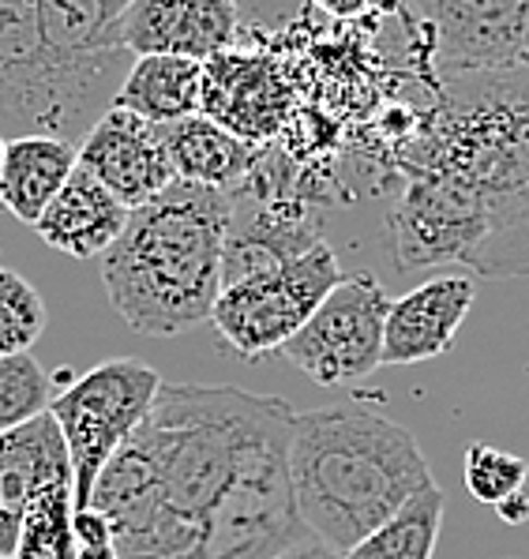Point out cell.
Instances as JSON below:
<instances>
[{
  "label": "cell",
  "instance_id": "7",
  "mask_svg": "<svg viewBox=\"0 0 529 559\" xmlns=\"http://www.w3.org/2000/svg\"><path fill=\"white\" fill-rule=\"evenodd\" d=\"M342 282V263L327 240H315L304 255L278 271L221 286L211 308L218 338L244 360L281 354L289 338L309 323L320 300Z\"/></svg>",
  "mask_w": 529,
  "mask_h": 559
},
{
  "label": "cell",
  "instance_id": "30",
  "mask_svg": "<svg viewBox=\"0 0 529 559\" xmlns=\"http://www.w3.org/2000/svg\"><path fill=\"white\" fill-rule=\"evenodd\" d=\"M75 559H121V552H117V545L109 540V545H80Z\"/></svg>",
  "mask_w": 529,
  "mask_h": 559
},
{
  "label": "cell",
  "instance_id": "22",
  "mask_svg": "<svg viewBox=\"0 0 529 559\" xmlns=\"http://www.w3.org/2000/svg\"><path fill=\"white\" fill-rule=\"evenodd\" d=\"M72 511H75L72 480H57V485L41 488L34 496V503L27 507L20 545H15V559H75L80 545H75Z\"/></svg>",
  "mask_w": 529,
  "mask_h": 559
},
{
  "label": "cell",
  "instance_id": "32",
  "mask_svg": "<svg viewBox=\"0 0 529 559\" xmlns=\"http://www.w3.org/2000/svg\"><path fill=\"white\" fill-rule=\"evenodd\" d=\"M0 559H15V556H8V552H0Z\"/></svg>",
  "mask_w": 529,
  "mask_h": 559
},
{
  "label": "cell",
  "instance_id": "17",
  "mask_svg": "<svg viewBox=\"0 0 529 559\" xmlns=\"http://www.w3.org/2000/svg\"><path fill=\"white\" fill-rule=\"evenodd\" d=\"M128 222V206L91 169L75 166L53 203L34 222V234L72 260H101Z\"/></svg>",
  "mask_w": 529,
  "mask_h": 559
},
{
  "label": "cell",
  "instance_id": "10",
  "mask_svg": "<svg viewBox=\"0 0 529 559\" xmlns=\"http://www.w3.org/2000/svg\"><path fill=\"white\" fill-rule=\"evenodd\" d=\"M128 0H38L41 34L75 91L106 114L117 98L132 53L113 46V23Z\"/></svg>",
  "mask_w": 529,
  "mask_h": 559
},
{
  "label": "cell",
  "instance_id": "25",
  "mask_svg": "<svg viewBox=\"0 0 529 559\" xmlns=\"http://www.w3.org/2000/svg\"><path fill=\"white\" fill-rule=\"evenodd\" d=\"M526 477H529V462L518 459V454L503 451V447H492V443H481V440H473L466 447L462 480L477 503H484V507L503 503L507 496L522 492Z\"/></svg>",
  "mask_w": 529,
  "mask_h": 559
},
{
  "label": "cell",
  "instance_id": "16",
  "mask_svg": "<svg viewBox=\"0 0 529 559\" xmlns=\"http://www.w3.org/2000/svg\"><path fill=\"white\" fill-rule=\"evenodd\" d=\"M200 114L249 143L270 135L281 117V91L270 75V64L260 57H241L237 49L203 60Z\"/></svg>",
  "mask_w": 529,
  "mask_h": 559
},
{
  "label": "cell",
  "instance_id": "5",
  "mask_svg": "<svg viewBox=\"0 0 529 559\" xmlns=\"http://www.w3.org/2000/svg\"><path fill=\"white\" fill-rule=\"evenodd\" d=\"M98 117L49 53L38 0H0V132L80 143Z\"/></svg>",
  "mask_w": 529,
  "mask_h": 559
},
{
  "label": "cell",
  "instance_id": "3",
  "mask_svg": "<svg viewBox=\"0 0 529 559\" xmlns=\"http://www.w3.org/2000/svg\"><path fill=\"white\" fill-rule=\"evenodd\" d=\"M229 214L233 192L181 177L128 211L121 237L101 255L109 305L128 331L177 338L211 320Z\"/></svg>",
  "mask_w": 529,
  "mask_h": 559
},
{
  "label": "cell",
  "instance_id": "6",
  "mask_svg": "<svg viewBox=\"0 0 529 559\" xmlns=\"http://www.w3.org/2000/svg\"><path fill=\"white\" fill-rule=\"evenodd\" d=\"M161 376L143 360H106L83 372L75 383L53 394V420L72 459V492L75 507H91V492L106 462L121 451V443L155 406Z\"/></svg>",
  "mask_w": 529,
  "mask_h": 559
},
{
  "label": "cell",
  "instance_id": "13",
  "mask_svg": "<svg viewBox=\"0 0 529 559\" xmlns=\"http://www.w3.org/2000/svg\"><path fill=\"white\" fill-rule=\"evenodd\" d=\"M315 240H323L320 226L304 214L301 203H270L252 188L244 192L237 188L226 245H221V286L278 271L309 252Z\"/></svg>",
  "mask_w": 529,
  "mask_h": 559
},
{
  "label": "cell",
  "instance_id": "15",
  "mask_svg": "<svg viewBox=\"0 0 529 559\" xmlns=\"http://www.w3.org/2000/svg\"><path fill=\"white\" fill-rule=\"evenodd\" d=\"M57 480H72V459L53 413L0 432V552L15 556L27 507Z\"/></svg>",
  "mask_w": 529,
  "mask_h": 559
},
{
  "label": "cell",
  "instance_id": "26",
  "mask_svg": "<svg viewBox=\"0 0 529 559\" xmlns=\"http://www.w3.org/2000/svg\"><path fill=\"white\" fill-rule=\"evenodd\" d=\"M72 530H75V545H109L113 540V522L98 507H75Z\"/></svg>",
  "mask_w": 529,
  "mask_h": 559
},
{
  "label": "cell",
  "instance_id": "14",
  "mask_svg": "<svg viewBox=\"0 0 529 559\" xmlns=\"http://www.w3.org/2000/svg\"><path fill=\"white\" fill-rule=\"evenodd\" d=\"M473 282L466 274H440L390 300L383 323V365H424L450 349L473 308Z\"/></svg>",
  "mask_w": 529,
  "mask_h": 559
},
{
  "label": "cell",
  "instance_id": "19",
  "mask_svg": "<svg viewBox=\"0 0 529 559\" xmlns=\"http://www.w3.org/2000/svg\"><path fill=\"white\" fill-rule=\"evenodd\" d=\"M161 135H166L177 177L192 180V185L237 192L255 166L252 143L233 135L229 128H221L207 114L169 120V124H161Z\"/></svg>",
  "mask_w": 529,
  "mask_h": 559
},
{
  "label": "cell",
  "instance_id": "2",
  "mask_svg": "<svg viewBox=\"0 0 529 559\" xmlns=\"http://www.w3.org/2000/svg\"><path fill=\"white\" fill-rule=\"evenodd\" d=\"M387 229L402 271L529 274V64L447 72Z\"/></svg>",
  "mask_w": 529,
  "mask_h": 559
},
{
  "label": "cell",
  "instance_id": "11",
  "mask_svg": "<svg viewBox=\"0 0 529 559\" xmlns=\"http://www.w3.org/2000/svg\"><path fill=\"white\" fill-rule=\"evenodd\" d=\"M80 166L91 169L128 211L177 180L166 135L155 120L109 106L80 140Z\"/></svg>",
  "mask_w": 529,
  "mask_h": 559
},
{
  "label": "cell",
  "instance_id": "27",
  "mask_svg": "<svg viewBox=\"0 0 529 559\" xmlns=\"http://www.w3.org/2000/svg\"><path fill=\"white\" fill-rule=\"evenodd\" d=\"M309 4H315L327 15H335V20H364V15L390 8L395 0H309Z\"/></svg>",
  "mask_w": 529,
  "mask_h": 559
},
{
  "label": "cell",
  "instance_id": "21",
  "mask_svg": "<svg viewBox=\"0 0 529 559\" xmlns=\"http://www.w3.org/2000/svg\"><path fill=\"white\" fill-rule=\"evenodd\" d=\"M443 507L447 496L440 485L421 488L342 559H432L443 530Z\"/></svg>",
  "mask_w": 529,
  "mask_h": 559
},
{
  "label": "cell",
  "instance_id": "4",
  "mask_svg": "<svg viewBox=\"0 0 529 559\" xmlns=\"http://www.w3.org/2000/svg\"><path fill=\"white\" fill-rule=\"evenodd\" d=\"M289 477L304 530L342 556L409 496L436 485L417 436L364 406L297 413Z\"/></svg>",
  "mask_w": 529,
  "mask_h": 559
},
{
  "label": "cell",
  "instance_id": "24",
  "mask_svg": "<svg viewBox=\"0 0 529 559\" xmlns=\"http://www.w3.org/2000/svg\"><path fill=\"white\" fill-rule=\"evenodd\" d=\"M49 323L46 300L23 274L0 266V357L27 354Z\"/></svg>",
  "mask_w": 529,
  "mask_h": 559
},
{
  "label": "cell",
  "instance_id": "1",
  "mask_svg": "<svg viewBox=\"0 0 529 559\" xmlns=\"http://www.w3.org/2000/svg\"><path fill=\"white\" fill-rule=\"evenodd\" d=\"M293 420L275 394L161 383L91 492L121 559H270L309 537L289 477Z\"/></svg>",
  "mask_w": 529,
  "mask_h": 559
},
{
  "label": "cell",
  "instance_id": "29",
  "mask_svg": "<svg viewBox=\"0 0 529 559\" xmlns=\"http://www.w3.org/2000/svg\"><path fill=\"white\" fill-rule=\"evenodd\" d=\"M496 514L503 522H510V526H522V522H529V492L526 488L515 496H507L503 503H496Z\"/></svg>",
  "mask_w": 529,
  "mask_h": 559
},
{
  "label": "cell",
  "instance_id": "8",
  "mask_svg": "<svg viewBox=\"0 0 529 559\" xmlns=\"http://www.w3.org/2000/svg\"><path fill=\"white\" fill-rule=\"evenodd\" d=\"M390 294L372 274H342L309 323L281 346V357L320 386L369 380L383 365V323Z\"/></svg>",
  "mask_w": 529,
  "mask_h": 559
},
{
  "label": "cell",
  "instance_id": "12",
  "mask_svg": "<svg viewBox=\"0 0 529 559\" xmlns=\"http://www.w3.org/2000/svg\"><path fill=\"white\" fill-rule=\"evenodd\" d=\"M237 0H128L113 23V46L132 57L173 53L211 60L237 46Z\"/></svg>",
  "mask_w": 529,
  "mask_h": 559
},
{
  "label": "cell",
  "instance_id": "20",
  "mask_svg": "<svg viewBox=\"0 0 529 559\" xmlns=\"http://www.w3.org/2000/svg\"><path fill=\"white\" fill-rule=\"evenodd\" d=\"M203 102V60L173 57V53H147L132 57L113 106H124L132 114L169 124L200 114Z\"/></svg>",
  "mask_w": 529,
  "mask_h": 559
},
{
  "label": "cell",
  "instance_id": "9",
  "mask_svg": "<svg viewBox=\"0 0 529 559\" xmlns=\"http://www.w3.org/2000/svg\"><path fill=\"white\" fill-rule=\"evenodd\" d=\"M443 72L529 64V0H402Z\"/></svg>",
  "mask_w": 529,
  "mask_h": 559
},
{
  "label": "cell",
  "instance_id": "23",
  "mask_svg": "<svg viewBox=\"0 0 529 559\" xmlns=\"http://www.w3.org/2000/svg\"><path fill=\"white\" fill-rule=\"evenodd\" d=\"M57 380L27 354L0 357V432L20 428L53 406Z\"/></svg>",
  "mask_w": 529,
  "mask_h": 559
},
{
  "label": "cell",
  "instance_id": "18",
  "mask_svg": "<svg viewBox=\"0 0 529 559\" xmlns=\"http://www.w3.org/2000/svg\"><path fill=\"white\" fill-rule=\"evenodd\" d=\"M75 166H80V143L46 132L15 135L8 140L0 162V206L23 226H34Z\"/></svg>",
  "mask_w": 529,
  "mask_h": 559
},
{
  "label": "cell",
  "instance_id": "31",
  "mask_svg": "<svg viewBox=\"0 0 529 559\" xmlns=\"http://www.w3.org/2000/svg\"><path fill=\"white\" fill-rule=\"evenodd\" d=\"M4 147H8V135L0 132V162H4Z\"/></svg>",
  "mask_w": 529,
  "mask_h": 559
},
{
  "label": "cell",
  "instance_id": "28",
  "mask_svg": "<svg viewBox=\"0 0 529 559\" xmlns=\"http://www.w3.org/2000/svg\"><path fill=\"white\" fill-rule=\"evenodd\" d=\"M270 559H342V552H335L330 545H323L320 537H301L297 545H289L286 552H278V556H270Z\"/></svg>",
  "mask_w": 529,
  "mask_h": 559
}]
</instances>
